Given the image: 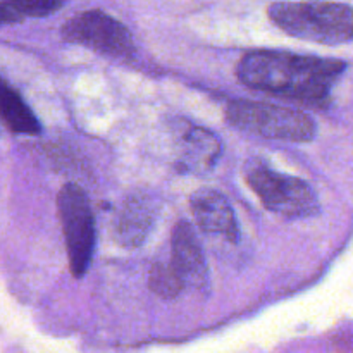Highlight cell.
<instances>
[{"label": "cell", "mask_w": 353, "mask_h": 353, "mask_svg": "<svg viewBox=\"0 0 353 353\" xmlns=\"http://www.w3.org/2000/svg\"><path fill=\"white\" fill-rule=\"evenodd\" d=\"M221 152L219 140L212 133L200 128H192L185 133V159L199 168L212 165Z\"/></svg>", "instance_id": "7c38bea8"}, {"label": "cell", "mask_w": 353, "mask_h": 353, "mask_svg": "<svg viewBox=\"0 0 353 353\" xmlns=\"http://www.w3.org/2000/svg\"><path fill=\"white\" fill-rule=\"evenodd\" d=\"M345 69L338 59L255 50L240 59L236 76L252 90L312 105L326 102Z\"/></svg>", "instance_id": "6da1fadb"}, {"label": "cell", "mask_w": 353, "mask_h": 353, "mask_svg": "<svg viewBox=\"0 0 353 353\" xmlns=\"http://www.w3.org/2000/svg\"><path fill=\"white\" fill-rule=\"evenodd\" d=\"M228 124L240 131L292 143H305L316 137V123L305 112L254 100H233L226 107Z\"/></svg>", "instance_id": "3957f363"}, {"label": "cell", "mask_w": 353, "mask_h": 353, "mask_svg": "<svg viewBox=\"0 0 353 353\" xmlns=\"http://www.w3.org/2000/svg\"><path fill=\"white\" fill-rule=\"evenodd\" d=\"M248 186L264 207L283 217H310L319 210L314 190L303 179L281 174L262 162H254L245 171Z\"/></svg>", "instance_id": "5b68a950"}, {"label": "cell", "mask_w": 353, "mask_h": 353, "mask_svg": "<svg viewBox=\"0 0 353 353\" xmlns=\"http://www.w3.org/2000/svg\"><path fill=\"white\" fill-rule=\"evenodd\" d=\"M69 0H0V26L57 12Z\"/></svg>", "instance_id": "8fae6325"}, {"label": "cell", "mask_w": 353, "mask_h": 353, "mask_svg": "<svg viewBox=\"0 0 353 353\" xmlns=\"http://www.w3.org/2000/svg\"><path fill=\"white\" fill-rule=\"evenodd\" d=\"M190 209L199 228L207 233L219 234L231 243H236L240 236L236 217L223 193L212 188L196 190L190 196Z\"/></svg>", "instance_id": "52a82bcc"}, {"label": "cell", "mask_w": 353, "mask_h": 353, "mask_svg": "<svg viewBox=\"0 0 353 353\" xmlns=\"http://www.w3.org/2000/svg\"><path fill=\"white\" fill-rule=\"evenodd\" d=\"M57 212L71 274L76 279L83 278L95 252V217L85 190L74 183L62 186L57 195Z\"/></svg>", "instance_id": "277c9868"}, {"label": "cell", "mask_w": 353, "mask_h": 353, "mask_svg": "<svg viewBox=\"0 0 353 353\" xmlns=\"http://www.w3.org/2000/svg\"><path fill=\"white\" fill-rule=\"evenodd\" d=\"M269 19L285 33L321 45L350 43L353 12L348 3L326 0L274 2L268 7Z\"/></svg>", "instance_id": "7a4b0ae2"}, {"label": "cell", "mask_w": 353, "mask_h": 353, "mask_svg": "<svg viewBox=\"0 0 353 353\" xmlns=\"http://www.w3.org/2000/svg\"><path fill=\"white\" fill-rule=\"evenodd\" d=\"M62 38L112 59H131L137 52L131 31L116 17L99 9L71 17L61 30Z\"/></svg>", "instance_id": "8992f818"}, {"label": "cell", "mask_w": 353, "mask_h": 353, "mask_svg": "<svg viewBox=\"0 0 353 353\" xmlns=\"http://www.w3.org/2000/svg\"><path fill=\"white\" fill-rule=\"evenodd\" d=\"M0 119L16 134L37 137L41 133L40 121L28 107L23 97L0 78Z\"/></svg>", "instance_id": "30bf717a"}, {"label": "cell", "mask_w": 353, "mask_h": 353, "mask_svg": "<svg viewBox=\"0 0 353 353\" xmlns=\"http://www.w3.org/2000/svg\"><path fill=\"white\" fill-rule=\"evenodd\" d=\"M171 268L178 272L185 285L203 286L207 281V264L195 231L188 223L181 221L172 230L171 236Z\"/></svg>", "instance_id": "ba28073f"}, {"label": "cell", "mask_w": 353, "mask_h": 353, "mask_svg": "<svg viewBox=\"0 0 353 353\" xmlns=\"http://www.w3.org/2000/svg\"><path fill=\"white\" fill-rule=\"evenodd\" d=\"M148 286L155 295L172 300L185 290L186 285L178 272L171 268V264H155L148 276Z\"/></svg>", "instance_id": "4fadbf2b"}, {"label": "cell", "mask_w": 353, "mask_h": 353, "mask_svg": "<svg viewBox=\"0 0 353 353\" xmlns=\"http://www.w3.org/2000/svg\"><path fill=\"white\" fill-rule=\"evenodd\" d=\"M152 223H154V210L150 203L140 199H131L117 212L114 236L124 247H138L150 231Z\"/></svg>", "instance_id": "9c48e42d"}]
</instances>
